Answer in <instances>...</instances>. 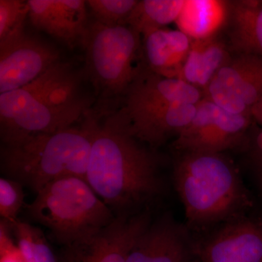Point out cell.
<instances>
[{"label": "cell", "mask_w": 262, "mask_h": 262, "mask_svg": "<svg viewBox=\"0 0 262 262\" xmlns=\"http://www.w3.org/2000/svg\"><path fill=\"white\" fill-rule=\"evenodd\" d=\"M23 185L8 178L0 179V215L8 225L18 220V215L24 203Z\"/></svg>", "instance_id": "25"}, {"label": "cell", "mask_w": 262, "mask_h": 262, "mask_svg": "<svg viewBox=\"0 0 262 262\" xmlns=\"http://www.w3.org/2000/svg\"><path fill=\"white\" fill-rule=\"evenodd\" d=\"M247 146L255 181L262 194V130L248 136Z\"/></svg>", "instance_id": "26"}, {"label": "cell", "mask_w": 262, "mask_h": 262, "mask_svg": "<svg viewBox=\"0 0 262 262\" xmlns=\"http://www.w3.org/2000/svg\"><path fill=\"white\" fill-rule=\"evenodd\" d=\"M186 0H142L138 2L127 25L144 37L177 22Z\"/></svg>", "instance_id": "20"}, {"label": "cell", "mask_w": 262, "mask_h": 262, "mask_svg": "<svg viewBox=\"0 0 262 262\" xmlns=\"http://www.w3.org/2000/svg\"><path fill=\"white\" fill-rule=\"evenodd\" d=\"M251 117L262 127V98L251 108Z\"/></svg>", "instance_id": "28"}, {"label": "cell", "mask_w": 262, "mask_h": 262, "mask_svg": "<svg viewBox=\"0 0 262 262\" xmlns=\"http://www.w3.org/2000/svg\"><path fill=\"white\" fill-rule=\"evenodd\" d=\"M125 94L121 113L127 117L176 103L198 104L203 98L201 90L179 79L155 74L146 66Z\"/></svg>", "instance_id": "11"}, {"label": "cell", "mask_w": 262, "mask_h": 262, "mask_svg": "<svg viewBox=\"0 0 262 262\" xmlns=\"http://www.w3.org/2000/svg\"><path fill=\"white\" fill-rule=\"evenodd\" d=\"M215 78L251 108L262 98V57L245 53L231 56Z\"/></svg>", "instance_id": "17"}, {"label": "cell", "mask_w": 262, "mask_h": 262, "mask_svg": "<svg viewBox=\"0 0 262 262\" xmlns=\"http://www.w3.org/2000/svg\"><path fill=\"white\" fill-rule=\"evenodd\" d=\"M203 98L233 115L251 116V108L233 91L227 89L216 78H213L203 91Z\"/></svg>", "instance_id": "24"}, {"label": "cell", "mask_w": 262, "mask_h": 262, "mask_svg": "<svg viewBox=\"0 0 262 262\" xmlns=\"http://www.w3.org/2000/svg\"><path fill=\"white\" fill-rule=\"evenodd\" d=\"M229 40L235 53L262 57V1L228 3Z\"/></svg>", "instance_id": "16"}, {"label": "cell", "mask_w": 262, "mask_h": 262, "mask_svg": "<svg viewBox=\"0 0 262 262\" xmlns=\"http://www.w3.org/2000/svg\"><path fill=\"white\" fill-rule=\"evenodd\" d=\"M187 262H200L199 260H198V258H194V259L190 260V261H188Z\"/></svg>", "instance_id": "29"}, {"label": "cell", "mask_w": 262, "mask_h": 262, "mask_svg": "<svg viewBox=\"0 0 262 262\" xmlns=\"http://www.w3.org/2000/svg\"><path fill=\"white\" fill-rule=\"evenodd\" d=\"M151 224L148 210L116 215L96 233L63 246L58 262H127L131 249Z\"/></svg>", "instance_id": "8"}, {"label": "cell", "mask_w": 262, "mask_h": 262, "mask_svg": "<svg viewBox=\"0 0 262 262\" xmlns=\"http://www.w3.org/2000/svg\"><path fill=\"white\" fill-rule=\"evenodd\" d=\"M83 46L86 67L93 83L108 95L125 94L145 66L141 63L142 37L128 25L89 26Z\"/></svg>", "instance_id": "6"}, {"label": "cell", "mask_w": 262, "mask_h": 262, "mask_svg": "<svg viewBox=\"0 0 262 262\" xmlns=\"http://www.w3.org/2000/svg\"><path fill=\"white\" fill-rule=\"evenodd\" d=\"M96 122L89 115L82 126L3 144L2 172L36 194L63 177L85 179Z\"/></svg>", "instance_id": "4"}, {"label": "cell", "mask_w": 262, "mask_h": 262, "mask_svg": "<svg viewBox=\"0 0 262 262\" xmlns=\"http://www.w3.org/2000/svg\"><path fill=\"white\" fill-rule=\"evenodd\" d=\"M146 68L163 77L179 79L193 40L182 31L160 29L142 37Z\"/></svg>", "instance_id": "15"}, {"label": "cell", "mask_w": 262, "mask_h": 262, "mask_svg": "<svg viewBox=\"0 0 262 262\" xmlns=\"http://www.w3.org/2000/svg\"><path fill=\"white\" fill-rule=\"evenodd\" d=\"M200 262H262V219L246 215L222 226L202 244Z\"/></svg>", "instance_id": "10"}, {"label": "cell", "mask_w": 262, "mask_h": 262, "mask_svg": "<svg viewBox=\"0 0 262 262\" xmlns=\"http://www.w3.org/2000/svg\"><path fill=\"white\" fill-rule=\"evenodd\" d=\"M29 18L39 30L70 47L84 45L89 31L83 0H29Z\"/></svg>", "instance_id": "12"}, {"label": "cell", "mask_w": 262, "mask_h": 262, "mask_svg": "<svg viewBox=\"0 0 262 262\" xmlns=\"http://www.w3.org/2000/svg\"><path fill=\"white\" fill-rule=\"evenodd\" d=\"M136 0H89L86 4L92 11L96 21L107 27L127 25Z\"/></svg>", "instance_id": "23"}, {"label": "cell", "mask_w": 262, "mask_h": 262, "mask_svg": "<svg viewBox=\"0 0 262 262\" xmlns=\"http://www.w3.org/2000/svg\"><path fill=\"white\" fill-rule=\"evenodd\" d=\"M173 179L194 228L227 223L253 206L238 171L222 153H182L174 165Z\"/></svg>", "instance_id": "3"}, {"label": "cell", "mask_w": 262, "mask_h": 262, "mask_svg": "<svg viewBox=\"0 0 262 262\" xmlns=\"http://www.w3.org/2000/svg\"><path fill=\"white\" fill-rule=\"evenodd\" d=\"M251 116L233 115L203 98L194 118L173 142L181 152L214 153L247 144Z\"/></svg>", "instance_id": "7"}, {"label": "cell", "mask_w": 262, "mask_h": 262, "mask_svg": "<svg viewBox=\"0 0 262 262\" xmlns=\"http://www.w3.org/2000/svg\"><path fill=\"white\" fill-rule=\"evenodd\" d=\"M231 56L225 45L214 37L193 40L179 79L203 92Z\"/></svg>", "instance_id": "18"}, {"label": "cell", "mask_w": 262, "mask_h": 262, "mask_svg": "<svg viewBox=\"0 0 262 262\" xmlns=\"http://www.w3.org/2000/svg\"><path fill=\"white\" fill-rule=\"evenodd\" d=\"M0 262H27L11 241L0 244Z\"/></svg>", "instance_id": "27"}, {"label": "cell", "mask_w": 262, "mask_h": 262, "mask_svg": "<svg viewBox=\"0 0 262 262\" xmlns=\"http://www.w3.org/2000/svg\"><path fill=\"white\" fill-rule=\"evenodd\" d=\"M140 142L121 113L96 122L85 179L115 215L144 211L163 192L159 161Z\"/></svg>", "instance_id": "1"}, {"label": "cell", "mask_w": 262, "mask_h": 262, "mask_svg": "<svg viewBox=\"0 0 262 262\" xmlns=\"http://www.w3.org/2000/svg\"><path fill=\"white\" fill-rule=\"evenodd\" d=\"M194 259L184 231L168 217L150 224L131 249L127 262H187Z\"/></svg>", "instance_id": "13"}, {"label": "cell", "mask_w": 262, "mask_h": 262, "mask_svg": "<svg viewBox=\"0 0 262 262\" xmlns=\"http://www.w3.org/2000/svg\"><path fill=\"white\" fill-rule=\"evenodd\" d=\"M80 77L59 61L23 88L0 94L3 144L73 127L89 111Z\"/></svg>", "instance_id": "2"}, {"label": "cell", "mask_w": 262, "mask_h": 262, "mask_svg": "<svg viewBox=\"0 0 262 262\" xmlns=\"http://www.w3.org/2000/svg\"><path fill=\"white\" fill-rule=\"evenodd\" d=\"M29 13L28 1H0V45L10 42L25 34L24 27Z\"/></svg>", "instance_id": "22"}, {"label": "cell", "mask_w": 262, "mask_h": 262, "mask_svg": "<svg viewBox=\"0 0 262 262\" xmlns=\"http://www.w3.org/2000/svg\"><path fill=\"white\" fill-rule=\"evenodd\" d=\"M58 62L56 48L26 33L0 45V94L24 87Z\"/></svg>", "instance_id": "9"}, {"label": "cell", "mask_w": 262, "mask_h": 262, "mask_svg": "<svg viewBox=\"0 0 262 262\" xmlns=\"http://www.w3.org/2000/svg\"><path fill=\"white\" fill-rule=\"evenodd\" d=\"M228 3L212 0H186L177 22L179 30L192 40L214 37L227 20Z\"/></svg>", "instance_id": "19"}, {"label": "cell", "mask_w": 262, "mask_h": 262, "mask_svg": "<svg viewBox=\"0 0 262 262\" xmlns=\"http://www.w3.org/2000/svg\"><path fill=\"white\" fill-rule=\"evenodd\" d=\"M14 232L17 246L27 262H58L40 229L22 221L10 225Z\"/></svg>", "instance_id": "21"}, {"label": "cell", "mask_w": 262, "mask_h": 262, "mask_svg": "<svg viewBox=\"0 0 262 262\" xmlns=\"http://www.w3.org/2000/svg\"><path fill=\"white\" fill-rule=\"evenodd\" d=\"M198 104L176 103L128 117L121 113L139 141L160 146L169 138L177 137L188 126L195 115Z\"/></svg>", "instance_id": "14"}, {"label": "cell", "mask_w": 262, "mask_h": 262, "mask_svg": "<svg viewBox=\"0 0 262 262\" xmlns=\"http://www.w3.org/2000/svg\"><path fill=\"white\" fill-rule=\"evenodd\" d=\"M26 208L63 246L96 233L115 216L87 181L77 177L50 183Z\"/></svg>", "instance_id": "5"}]
</instances>
